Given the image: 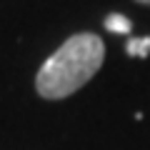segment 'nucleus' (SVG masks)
<instances>
[{
    "label": "nucleus",
    "mask_w": 150,
    "mask_h": 150,
    "mask_svg": "<svg viewBox=\"0 0 150 150\" xmlns=\"http://www.w3.org/2000/svg\"><path fill=\"white\" fill-rule=\"evenodd\" d=\"M105 60V43L95 33L70 35L35 75V90L45 100H63L95 78Z\"/></svg>",
    "instance_id": "obj_1"
},
{
    "label": "nucleus",
    "mask_w": 150,
    "mask_h": 150,
    "mask_svg": "<svg viewBox=\"0 0 150 150\" xmlns=\"http://www.w3.org/2000/svg\"><path fill=\"white\" fill-rule=\"evenodd\" d=\"M150 53V38H133L128 43V55H140V58H145V55Z\"/></svg>",
    "instance_id": "obj_3"
},
{
    "label": "nucleus",
    "mask_w": 150,
    "mask_h": 150,
    "mask_svg": "<svg viewBox=\"0 0 150 150\" xmlns=\"http://www.w3.org/2000/svg\"><path fill=\"white\" fill-rule=\"evenodd\" d=\"M130 20L125 15H118V13H112V15H108L105 18V30H110V33H130Z\"/></svg>",
    "instance_id": "obj_2"
},
{
    "label": "nucleus",
    "mask_w": 150,
    "mask_h": 150,
    "mask_svg": "<svg viewBox=\"0 0 150 150\" xmlns=\"http://www.w3.org/2000/svg\"><path fill=\"white\" fill-rule=\"evenodd\" d=\"M138 3H143V5H150V0H138Z\"/></svg>",
    "instance_id": "obj_4"
}]
</instances>
